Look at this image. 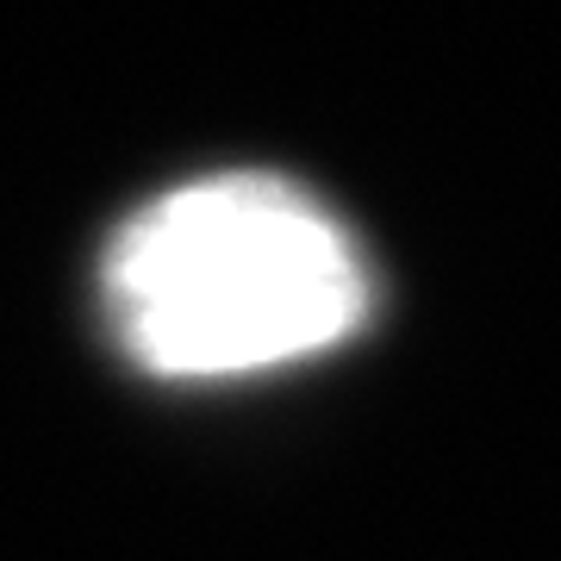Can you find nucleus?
<instances>
[{
  "label": "nucleus",
  "instance_id": "obj_1",
  "mask_svg": "<svg viewBox=\"0 0 561 561\" xmlns=\"http://www.w3.org/2000/svg\"><path fill=\"white\" fill-rule=\"evenodd\" d=\"M101 294L138 368L225 381L343 343L368 319V262L294 181L206 175L113 231Z\"/></svg>",
  "mask_w": 561,
  "mask_h": 561
}]
</instances>
